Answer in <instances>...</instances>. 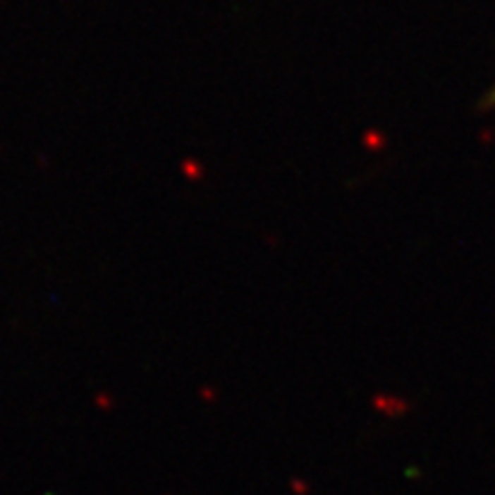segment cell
Wrapping results in <instances>:
<instances>
[{
	"instance_id": "1",
	"label": "cell",
	"mask_w": 495,
	"mask_h": 495,
	"mask_svg": "<svg viewBox=\"0 0 495 495\" xmlns=\"http://www.w3.org/2000/svg\"><path fill=\"white\" fill-rule=\"evenodd\" d=\"M486 106H495V87L486 94Z\"/></svg>"
}]
</instances>
